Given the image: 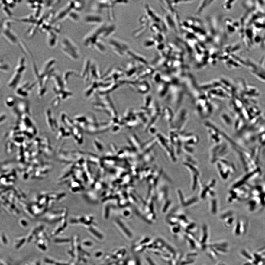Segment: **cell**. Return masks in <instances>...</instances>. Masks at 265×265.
Masks as SVG:
<instances>
[{
	"label": "cell",
	"instance_id": "1",
	"mask_svg": "<svg viewBox=\"0 0 265 265\" xmlns=\"http://www.w3.org/2000/svg\"><path fill=\"white\" fill-rule=\"evenodd\" d=\"M109 44L115 53L121 57L127 54L129 46L124 42L116 38H112L109 41Z\"/></svg>",
	"mask_w": 265,
	"mask_h": 265
},
{
	"label": "cell",
	"instance_id": "2",
	"mask_svg": "<svg viewBox=\"0 0 265 265\" xmlns=\"http://www.w3.org/2000/svg\"><path fill=\"white\" fill-rule=\"evenodd\" d=\"M86 21L87 22L93 24H97L102 23L103 22V19L101 16L96 15H89L86 18Z\"/></svg>",
	"mask_w": 265,
	"mask_h": 265
},
{
	"label": "cell",
	"instance_id": "3",
	"mask_svg": "<svg viewBox=\"0 0 265 265\" xmlns=\"http://www.w3.org/2000/svg\"><path fill=\"white\" fill-rule=\"evenodd\" d=\"M127 54L129 55L131 58H134L135 60L137 61L140 62V63L143 64H146V65L147 64V62L145 60L144 58H143L142 57H141V56L139 55L136 54V53H134V52H131L129 50Z\"/></svg>",
	"mask_w": 265,
	"mask_h": 265
}]
</instances>
